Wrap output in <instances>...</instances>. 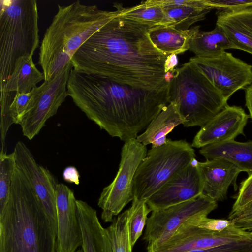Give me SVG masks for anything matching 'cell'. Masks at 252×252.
Instances as JSON below:
<instances>
[{
	"mask_svg": "<svg viewBox=\"0 0 252 252\" xmlns=\"http://www.w3.org/2000/svg\"><path fill=\"white\" fill-rule=\"evenodd\" d=\"M35 0H0V79L3 85L18 61L33 56L39 46Z\"/></svg>",
	"mask_w": 252,
	"mask_h": 252,
	"instance_id": "5b68a950",
	"label": "cell"
},
{
	"mask_svg": "<svg viewBox=\"0 0 252 252\" xmlns=\"http://www.w3.org/2000/svg\"><path fill=\"white\" fill-rule=\"evenodd\" d=\"M245 105L249 112L250 117L252 120V84L245 89Z\"/></svg>",
	"mask_w": 252,
	"mask_h": 252,
	"instance_id": "8d00e7d4",
	"label": "cell"
},
{
	"mask_svg": "<svg viewBox=\"0 0 252 252\" xmlns=\"http://www.w3.org/2000/svg\"><path fill=\"white\" fill-rule=\"evenodd\" d=\"M72 68L70 62L54 78L44 81L31 91L29 104L18 123L23 135L29 140L40 132L47 121L56 114L65 101L68 96V79Z\"/></svg>",
	"mask_w": 252,
	"mask_h": 252,
	"instance_id": "9c48e42d",
	"label": "cell"
},
{
	"mask_svg": "<svg viewBox=\"0 0 252 252\" xmlns=\"http://www.w3.org/2000/svg\"><path fill=\"white\" fill-rule=\"evenodd\" d=\"M153 26L120 14L86 41L74 55L75 70L147 90L167 87L173 77L166 73L168 57L153 44L148 32Z\"/></svg>",
	"mask_w": 252,
	"mask_h": 252,
	"instance_id": "6da1fadb",
	"label": "cell"
},
{
	"mask_svg": "<svg viewBox=\"0 0 252 252\" xmlns=\"http://www.w3.org/2000/svg\"><path fill=\"white\" fill-rule=\"evenodd\" d=\"M189 50L195 56L209 58L218 56L229 49H235L223 30L218 26L208 32L198 28L191 36Z\"/></svg>",
	"mask_w": 252,
	"mask_h": 252,
	"instance_id": "cb8c5ba5",
	"label": "cell"
},
{
	"mask_svg": "<svg viewBox=\"0 0 252 252\" xmlns=\"http://www.w3.org/2000/svg\"><path fill=\"white\" fill-rule=\"evenodd\" d=\"M185 122V120L176 107L169 103L136 139L145 146L148 144H152V148L162 146L166 142L167 135Z\"/></svg>",
	"mask_w": 252,
	"mask_h": 252,
	"instance_id": "7402d4cb",
	"label": "cell"
},
{
	"mask_svg": "<svg viewBox=\"0 0 252 252\" xmlns=\"http://www.w3.org/2000/svg\"><path fill=\"white\" fill-rule=\"evenodd\" d=\"M116 3L114 11L76 0L68 5H57V12L47 28L40 46L38 63L44 81L54 78L71 62L74 55L96 31L121 12Z\"/></svg>",
	"mask_w": 252,
	"mask_h": 252,
	"instance_id": "277c9868",
	"label": "cell"
},
{
	"mask_svg": "<svg viewBox=\"0 0 252 252\" xmlns=\"http://www.w3.org/2000/svg\"><path fill=\"white\" fill-rule=\"evenodd\" d=\"M32 96V92L16 93L10 105L9 114L13 124L18 123L26 111Z\"/></svg>",
	"mask_w": 252,
	"mask_h": 252,
	"instance_id": "4dcf8cb0",
	"label": "cell"
},
{
	"mask_svg": "<svg viewBox=\"0 0 252 252\" xmlns=\"http://www.w3.org/2000/svg\"><path fill=\"white\" fill-rule=\"evenodd\" d=\"M63 180L68 183L78 185L80 183V174L76 168L73 166L66 167L63 173Z\"/></svg>",
	"mask_w": 252,
	"mask_h": 252,
	"instance_id": "d590c367",
	"label": "cell"
},
{
	"mask_svg": "<svg viewBox=\"0 0 252 252\" xmlns=\"http://www.w3.org/2000/svg\"></svg>",
	"mask_w": 252,
	"mask_h": 252,
	"instance_id": "60d3db41",
	"label": "cell"
},
{
	"mask_svg": "<svg viewBox=\"0 0 252 252\" xmlns=\"http://www.w3.org/2000/svg\"><path fill=\"white\" fill-rule=\"evenodd\" d=\"M250 118L240 106H226L203 126L194 136L192 147L202 148L208 145L234 140L244 135Z\"/></svg>",
	"mask_w": 252,
	"mask_h": 252,
	"instance_id": "2e32d148",
	"label": "cell"
},
{
	"mask_svg": "<svg viewBox=\"0 0 252 252\" xmlns=\"http://www.w3.org/2000/svg\"><path fill=\"white\" fill-rule=\"evenodd\" d=\"M73 191L63 183L56 188L57 233L55 252H75L81 246V232Z\"/></svg>",
	"mask_w": 252,
	"mask_h": 252,
	"instance_id": "9a60e30c",
	"label": "cell"
},
{
	"mask_svg": "<svg viewBox=\"0 0 252 252\" xmlns=\"http://www.w3.org/2000/svg\"><path fill=\"white\" fill-rule=\"evenodd\" d=\"M227 101L237 91L252 84V65L224 51L212 58L189 60Z\"/></svg>",
	"mask_w": 252,
	"mask_h": 252,
	"instance_id": "7c38bea8",
	"label": "cell"
},
{
	"mask_svg": "<svg viewBox=\"0 0 252 252\" xmlns=\"http://www.w3.org/2000/svg\"><path fill=\"white\" fill-rule=\"evenodd\" d=\"M83 252H113L106 228L101 224L96 211L86 202L76 200Z\"/></svg>",
	"mask_w": 252,
	"mask_h": 252,
	"instance_id": "ac0fdd59",
	"label": "cell"
},
{
	"mask_svg": "<svg viewBox=\"0 0 252 252\" xmlns=\"http://www.w3.org/2000/svg\"><path fill=\"white\" fill-rule=\"evenodd\" d=\"M75 252H83L82 249L77 250Z\"/></svg>",
	"mask_w": 252,
	"mask_h": 252,
	"instance_id": "f35d334b",
	"label": "cell"
},
{
	"mask_svg": "<svg viewBox=\"0 0 252 252\" xmlns=\"http://www.w3.org/2000/svg\"><path fill=\"white\" fill-rule=\"evenodd\" d=\"M13 153L16 167L22 171L32 185L57 235L56 188L58 183L56 179L49 170L36 162L30 150L23 142L16 143Z\"/></svg>",
	"mask_w": 252,
	"mask_h": 252,
	"instance_id": "4fadbf2b",
	"label": "cell"
},
{
	"mask_svg": "<svg viewBox=\"0 0 252 252\" xmlns=\"http://www.w3.org/2000/svg\"><path fill=\"white\" fill-rule=\"evenodd\" d=\"M197 167L203 182V194L217 202L226 198L229 187L235 183L242 172L233 163L220 159L198 162Z\"/></svg>",
	"mask_w": 252,
	"mask_h": 252,
	"instance_id": "e0dca14e",
	"label": "cell"
},
{
	"mask_svg": "<svg viewBox=\"0 0 252 252\" xmlns=\"http://www.w3.org/2000/svg\"><path fill=\"white\" fill-rule=\"evenodd\" d=\"M177 64V58L176 55H170L166 61L165 64V71L166 73L171 72L174 71V67Z\"/></svg>",
	"mask_w": 252,
	"mask_h": 252,
	"instance_id": "74e56055",
	"label": "cell"
},
{
	"mask_svg": "<svg viewBox=\"0 0 252 252\" xmlns=\"http://www.w3.org/2000/svg\"><path fill=\"white\" fill-rule=\"evenodd\" d=\"M228 220L244 230H252V201L239 210L231 211Z\"/></svg>",
	"mask_w": 252,
	"mask_h": 252,
	"instance_id": "f546056e",
	"label": "cell"
},
{
	"mask_svg": "<svg viewBox=\"0 0 252 252\" xmlns=\"http://www.w3.org/2000/svg\"><path fill=\"white\" fill-rule=\"evenodd\" d=\"M185 127H202L227 105V101L189 61L175 69L168 91Z\"/></svg>",
	"mask_w": 252,
	"mask_h": 252,
	"instance_id": "8992f818",
	"label": "cell"
},
{
	"mask_svg": "<svg viewBox=\"0 0 252 252\" xmlns=\"http://www.w3.org/2000/svg\"><path fill=\"white\" fill-rule=\"evenodd\" d=\"M217 207V202L202 194L186 202L152 211L148 218L143 239L147 251L168 240L189 219L197 216H208Z\"/></svg>",
	"mask_w": 252,
	"mask_h": 252,
	"instance_id": "30bf717a",
	"label": "cell"
},
{
	"mask_svg": "<svg viewBox=\"0 0 252 252\" xmlns=\"http://www.w3.org/2000/svg\"><path fill=\"white\" fill-rule=\"evenodd\" d=\"M56 238L44 208L16 167L7 202L0 212V252H55Z\"/></svg>",
	"mask_w": 252,
	"mask_h": 252,
	"instance_id": "3957f363",
	"label": "cell"
},
{
	"mask_svg": "<svg viewBox=\"0 0 252 252\" xmlns=\"http://www.w3.org/2000/svg\"><path fill=\"white\" fill-rule=\"evenodd\" d=\"M16 167L13 153L7 154L6 151L0 152V212L7 202Z\"/></svg>",
	"mask_w": 252,
	"mask_h": 252,
	"instance_id": "f1b7e54d",
	"label": "cell"
},
{
	"mask_svg": "<svg viewBox=\"0 0 252 252\" xmlns=\"http://www.w3.org/2000/svg\"><path fill=\"white\" fill-rule=\"evenodd\" d=\"M120 15L124 18L151 26L163 25L165 13L162 6L143 1L126 8L122 5Z\"/></svg>",
	"mask_w": 252,
	"mask_h": 252,
	"instance_id": "484cf974",
	"label": "cell"
},
{
	"mask_svg": "<svg viewBox=\"0 0 252 252\" xmlns=\"http://www.w3.org/2000/svg\"><path fill=\"white\" fill-rule=\"evenodd\" d=\"M42 80L44 81V73L36 67L32 56L23 57L18 61L12 74L0 86V93H28Z\"/></svg>",
	"mask_w": 252,
	"mask_h": 252,
	"instance_id": "603a6c76",
	"label": "cell"
},
{
	"mask_svg": "<svg viewBox=\"0 0 252 252\" xmlns=\"http://www.w3.org/2000/svg\"><path fill=\"white\" fill-rule=\"evenodd\" d=\"M169 85L147 90L72 68L67 89L68 96L89 119L125 142L136 138L169 104Z\"/></svg>",
	"mask_w": 252,
	"mask_h": 252,
	"instance_id": "7a4b0ae2",
	"label": "cell"
},
{
	"mask_svg": "<svg viewBox=\"0 0 252 252\" xmlns=\"http://www.w3.org/2000/svg\"><path fill=\"white\" fill-rule=\"evenodd\" d=\"M252 237L210 248L187 252H251Z\"/></svg>",
	"mask_w": 252,
	"mask_h": 252,
	"instance_id": "1f68e13d",
	"label": "cell"
},
{
	"mask_svg": "<svg viewBox=\"0 0 252 252\" xmlns=\"http://www.w3.org/2000/svg\"><path fill=\"white\" fill-rule=\"evenodd\" d=\"M127 211L129 235L132 247L142 235L148 219V215L151 212L146 201L134 199Z\"/></svg>",
	"mask_w": 252,
	"mask_h": 252,
	"instance_id": "83f0119b",
	"label": "cell"
},
{
	"mask_svg": "<svg viewBox=\"0 0 252 252\" xmlns=\"http://www.w3.org/2000/svg\"><path fill=\"white\" fill-rule=\"evenodd\" d=\"M251 252H252V249H251Z\"/></svg>",
	"mask_w": 252,
	"mask_h": 252,
	"instance_id": "ab89813d",
	"label": "cell"
},
{
	"mask_svg": "<svg viewBox=\"0 0 252 252\" xmlns=\"http://www.w3.org/2000/svg\"><path fill=\"white\" fill-rule=\"evenodd\" d=\"M216 26L221 28L234 48L252 54V7L218 11Z\"/></svg>",
	"mask_w": 252,
	"mask_h": 252,
	"instance_id": "d6986e66",
	"label": "cell"
},
{
	"mask_svg": "<svg viewBox=\"0 0 252 252\" xmlns=\"http://www.w3.org/2000/svg\"><path fill=\"white\" fill-rule=\"evenodd\" d=\"M230 224L228 220L210 219L206 216H199L196 220L197 226L213 231H222Z\"/></svg>",
	"mask_w": 252,
	"mask_h": 252,
	"instance_id": "e575fe53",
	"label": "cell"
},
{
	"mask_svg": "<svg viewBox=\"0 0 252 252\" xmlns=\"http://www.w3.org/2000/svg\"><path fill=\"white\" fill-rule=\"evenodd\" d=\"M199 26L183 31L171 26L156 25L148 31L154 46L165 55L178 54L189 50V41Z\"/></svg>",
	"mask_w": 252,
	"mask_h": 252,
	"instance_id": "44dd1931",
	"label": "cell"
},
{
	"mask_svg": "<svg viewBox=\"0 0 252 252\" xmlns=\"http://www.w3.org/2000/svg\"><path fill=\"white\" fill-rule=\"evenodd\" d=\"M203 187L197 166L190 163L166 182L146 203L151 212L163 209L203 194Z\"/></svg>",
	"mask_w": 252,
	"mask_h": 252,
	"instance_id": "5bb4252c",
	"label": "cell"
},
{
	"mask_svg": "<svg viewBox=\"0 0 252 252\" xmlns=\"http://www.w3.org/2000/svg\"><path fill=\"white\" fill-rule=\"evenodd\" d=\"M194 158V150L184 140L167 139L163 145L152 148L136 171L133 180L134 199L147 201Z\"/></svg>",
	"mask_w": 252,
	"mask_h": 252,
	"instance_id": "52a82bcc",
	"label": "cell"
},
{
	"mask_svg": "<svg viewBox=\"0 0 252 252\" xmlns=\"http://www.w3.org/2000/svg\"><path fill=\"white\" fill-rule=\"evenodd\" d=\"M147 153L145 146L136 138L125 142L119 169L113 181L102 190L98 200L101 219L112 222L124 208L134 199L133 180L136 171Z\"/></svg>",
	"mask_w": 252,
	"mask_h": 252,
	"instance_id": "ba28073f",
	"label": "cell"
},
{
	"mask_svg": "<svg viewBox=\"0 0 252 252\" xmlns=\"http://www.w3.org/2000/svg\"><path fill=\"white\" fill-rule=\"evenodd\" d=\"M209 2L218 11H235L252 7V0H209Z\"/></svg>",
	"mask_w": 252,
	"mask_h": 252,
	"instance_id": "836d02e7",
	"label": "cell"
},
{
	"mask_svg": "<svg viewBox=\"0 0 252 252\" xmlns=\"http://www.w3.org/2000/svg\"><path fill=\"white\" fill-rule=\"evenodd\" d=\"M252 201V175L242 181L236 200L231 212H234L244 207Z\"/></svg>",
	"mask_w": 252,
	"mask_h": 252,
	"instance_id": "d6a6232c",
	"label": "cell"
},
{
	"mask_svg": "<svg viewBox=\"0 0 252 252\" xmlns=\"http://www.w3.org/2000/svg\"><path fill=\"white\" fill-rule=\"evenodd\" d=\"M199 216H201L187 220L168 240L147 252H187L252 237V232L239 228L233 224L220 231L200 228L196 225V220Z\"/></svg>",
	"mask_w": 252,
	"mask_h": 252,
	"instance_id": "8fae6325",
	"label": "cell"
},
{
	"mask_svg": "<svg viewBox=\"0 0 252 252\" xmlns=\"http://www.w3.org/2000/svg\"><path fill=\"white\" fill-rule=\"evenodd\" d=\"M106 230L113 252H132L133 247L129 235L127 210L115 218Z\"/></svg>",
	"mask_w": 252,
	"mask_h": 252,
	"instance_id": "4316f807",
	"label": "cell"
},
{
	"mask_svg": "<svg viewBox=\"0 0 252 252\" xmlns=\"http://www.w3.org/2000/svg\"><path fill=\"white\" fill-rule=\"evenodd\" d=\"M164 25L185 31L198 21L203 20L206 15L214 9L209 0L198 6L169 5L163 6Z\"/></svg>",
	"mask_w": 252,
	"mask_h": 252,
	"instance_id": "d4e9b609",
	"label": "cell"
},
{
	"mask_svg": "<svg viewBox=\"0 0 252 252\" xmlns=\"http://www.w3.org/2000/svg\"><path fill=\"white\" fill-rule=\"evenodd\" d=\"M199 152L206 160H225L246 172L248 176L252 175V141L233 140L210 144L201 148Z\"/></svg>",
	"mask_w": 252,
	"mask_h": 252,
	"instance_id": "ffe728a7",
	"label": "cell"
}]
</instances>
